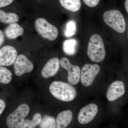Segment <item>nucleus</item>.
I'll return each mask as SVG.
<instances>
[{
	"label": "nucleus",
	"instance_id": "obj_1",
	"mask_svg": "<svg viewBox=\"0 0 128 128\" xmlns=\"http://www.w3.org/2000/svg\"><path fill=\"white\" fill-rule=\"evenodd\" d=\"M49 90L54 97L63 102H70L74 100L76 96L75 88L70 84L63 82H52L50 86Z\"/></svg>",
	"mask_w": 128,
	"mask_h": 128
},
{
	"label": "nucleus",
	"instance_id": "obj_2",
	"mask_svg": "<svg viewBox=\"0 0 128 128\" xmlns=\"http://www.w3.org/2000/svg\"><path fill=\"white\" fill-rule=\"evenodd\" d=\"M87 54L92 61L100 62L105 58V50L102 38L98 34H93L90 38L88 46Z\"/></svg>",
	"mask_w": 128,
	"mask_h": 128
},
{
	"label": "nucleus",
	"instance_id": "obj_3",
	"mask_svg": "<svg viewBox=\"0 0 128 128\" xmlns=\"http://www.w3.org/2000/svg\"><path fill=\"white\" fill-rule=\"evenodd\" d=\"M103 20L106 24L116 32L122 33L125 31L126 23L123 14L118 10H111L104 14Z\"/></svg>",
	"mask_w": 128,
	"mask_h": 128
},
{
	"label": "nucleus",
	"instance_id": "obj_4",
	"mask_svg": "<svg viewBox=\"0 0 128 128\" xmlns=\"http://www.w3.org/2000/svg\"><path fill=\"white\" fill-rule=\"evenodd\" d=\"M34 26L36 31L42 38L49 41H54L58 35L57 28L42 18H37L35 20Z\"/></svg>",
	"mask_w": 128,
	"mask_h": 128
},
{
	"label": "nucleus",
	"instance_id": "obj_5",
	"mask_svg": "<svg viewBox=\"0 0 128 128\" xmlns=\"http://www.w3.org/2000/svg\"><path fill=\"white\" fill-rule=\"evenodd\" d=\"M29 112L30 108L27 104H22L18 106L8 116L6 120L8 127L9 128H20Z\"/></svg>",
	"mask_w": 128,
	"mask_h": 128
},
{
	"label": "nucleus",
	"instance_id": "obj_6",
	"mask_svg": "<svg viewBox=\"0 0 128 128\" xmlns=\"http://www.w3.org/2000/svg\"><path fill=\"white\" fill-rule=\"evenodd\" d=\"M100 67L97 64H87L82 67L80 75L82 84L86 87L92 84L96 76L100 71Z\"/></svg>",
	"mask_w": 128,
	"mask_h": 128
},
{
	"label": "nucleus",
	"instance_id": "obj_7",
	"mask_svg": "<svg viewBox=\"0 0 128 128\" xmlns=\"http://www.w3.org/2000/svg\"><path fill=\"white\" fill-rule=\"evenodd\" d=\"M62 68L68 72V81L69 84L75 85L78 84L80 79V69L79 66L72 65L68 59L63 57L60 60Z\"/></svg>",
	"mask_w": 128,
	"mask_h": 128
},
{
	"label": "nucleus",
	"instance_id": "obj_8",
	"mask_svg": "<svg viewBox=\"0 0 128 128\" xmlns=\"http://www.w3.org/2000/svg\"><path fill=\"white\" fill-rule=\"evenodd\" d=\"M98 107L94 104H90L82 108L78 113L77 120L82 125H86L91 122L98 112Z\"/></svg>",
	"mask_w": 128,
	"mask_h": 128
},
{
	"label": "nucleus",
	"instance_id": "obj_9",
	"mask_svg": "<svg viewBox=\"0 0 128 128\" xmlns=\"http://www.w3.org/2000/svg\"><path fill=\"white\" fill-rule=\"evenodd\" d=\"M34 69L32 63L23 54L17 56L14 64V72L17 76H20L25 73L32 72Z\"/></svg>",
	"mask_w": 128,
	"mask_h": 128
},
{
	"label": "nucleus",
	"instance_id": "obj_10",
	"mask_svg": "<svg viewBox=\"0 0 128 128\" xmlns=\"http://www.w3.org/2000/svg\"><path fill=\"white\" fill-rule=\"evenodd\" d=\"M17 57V52L15 48L10 45L2 47L0 49V66H10L14 64Z\"/></svg>",
	"mask_w": 128,
	"mask_h": 128
},
{
	"label": "nucleus",
	"instance_id": "obj_11",
	"mask_svg": "<svg viewBox=\"0 0 128 128\" xmlns=\"http://www.w3.org/2000/svg\"><path fill=\"white\" fill-rule=\"evenodd\" d=\"M125 92L124 84L121 81H116L108 89L106 98L109 102H113L123 96Z\"/></svg>",
	"mask_w": 128,
	"mask_h": 128
},
{
	"label": "nucleus",
	"instance_id": "obj_12",
	"mask_svg": "<svg viewBox=\"0 0 128 128\" xmlns=\"http://www.w3.org/2000/svg\"><path fill=\"white\" fill-rule=\"evenodd\" d=\"M60 61L57 57H54L48 61L41 70V74L44 78L52 77L56 74L59 68Z\"/></svg>",
	"mask_w": 128,
	"mask_h": 128
},
{
	"label": "nucleus",
	"instance_id": "obj_13",
	"mask_svg": "<svg viewBox=\"0 0 128 128\" xmlns=\"http://www.w3.org/2000/svg\"><path fill=\"white\" fill-rule=\"evenodd\" d=\"M73 114L70 110H64L60 112L56 119V128H66L71 123Z\"/></svg>",
	"mask_w": 128,
	"mask_h": 128
},
{
	"label": "nucleus",
	"instance_id": "obj_14",
	"mask_svg": "<svg viewBox=\"0 0 128 128\" xmlns=\"http://www.w3.org/2000/svg\"><path fill=\"white\" fill-rule=\"evenodd\" d=\"M23 28L16 23L10 24L5 29L4 33L8 39H16L18 36L23 34Z\"/></svg>",
	"mask_w": 128,
	"mask_h": 128
},
{
	"label": "nucleus",
	"instance_id": "obj_15",
	"mask_svg": "<svg viewBox=\"0 0 128 128\" xmlns=\"http://www.w3.org/2000/svg\"><path fill=\"white\" fill-rule=\"evenodd\" d=\"M62 7L72 12L79 10L81 7L80 0H59Z\"/></svg>",
	"mask_w": 128,
	"mask_h": 128
},
{
	"label": "nucleus",
	"instance_id": "obj_16",
	"mask_svg": "<svg viewBox=\"0 0 128 128\" xmlns=\"http://www.w3.org/2000/svg\"><path fill=\"white\" fill-rule=\"evenodd\" d=\"M19 18L16 13L8 12L1 9L0 10V22L2 23L8 24L16 23L18 22Z\"/></svg>",
	"mask_w": 128,
	"mask_h": 128
},
{
	"label": "nucleus",
	"instance_id": "obj_17",
	"mask_svg": "<svg viewBox=\"0 0 128 128\" xmlns=\"http://www.w3.org/2000/svg\"><path fill=\"white\" fill-rule=\"evenodd\" d=\"M77 41L76 40H67L63 43V49L64 52L68 55H73L76 51Z\"/></svg>",
	"mask_w": 128,
	"mask_h": 128
},
{
	"label": "nucleus",
	"instance_id": "obj_18",
	"mask_svg": "<svg viewBox=\"0 0 128 128\" xmlns=\"http://www.w3.org/2000/svg\"><path fill=\"white\" fill-rule=\"evenodd\" d=\"M41 120V114L37 113L34 114L32 120H25L20 128H35L40 123Z\"/></svg>",
	"mask_w": 128,
	"mask_h": 128
},
{
	"label": "nucleus",
	"instance_id": "obj_19",
	"mask_svg": "<svg viewBox=\"0 0 128 128\" xmlns=\"http://www.w3.org/2000/svg\"><path fill=\"white\" fill-rule=\"evenodd\" d=\"M39 126L40 128H56L55 118L51 116L45 115L41 120Z\"/></svg>",
	"mask_w": 128,
	"mask_h": 128
},
{
	"label": "nucleus",
	"instance_id": "obj_20",
	"mask_svg": "<svg viewBox=\"0 0 128 128\" xmlns=\"http://www.w3.org/2000/svg\"><path fill=\"white\" fill-rule=\"evenodd\" d=\"M12 74L9 70L2 66L0 67V82L4 84H7L12 80Z\"/></svg>",
	"mask_w": 128,
	"mask_h": 128
},
{
	"label": "nucleus",
	"instance_id": "obj_21",
	"mask_svg": "<svg viewBox=\"0 0 128 128\" xmlns=\"http://www.w3.org/2000/svg\"><path fill=\"white\" fill-rule=\"evenodd\" d=\"M76 24L74 21L70 20L66 24V30L64 34L66 36L70 37L75 34L76 32Z\"/></svg>",
	"mask_w": 128,
	"mask_h": 128
},
{
	"label": "nucleus",
	"instance_id": "obj_22",
	"mask_svg": "<svg viewBox=\"0 0 128 128\" xmlns=\"http://www.w3.org/2000/svg\"><path fill=\"white\" fill-rule=\"evenodd\" d=\"M83 2L90 7H94L97 6L100 0H83Z\"/></svg>",
	"mask_w": 128,
	"mask_h": 128
},
{
	"label": "nucleus",
	"instance_id": "obj_23",
	"mask_svg": "<svg viewBox=\"0 0 128 128\" xmlns=\"http://www.w3.org/2000/svg\"><path fill=\"white\" fill-rule=\"evenodd\" d=\"M14 0H0V8H3L10 4Z\"/></svg>",
	"mask_w": 128,
	"mask_h": 128
},
{
	"label": "nucleus",
	"instance_id": "obj_24",
	"mask_svg": "<svg viewBox=\"0 0 128 128\" xmlns=\"http://www.w3.org/2000/svg\"><path fill=\"white\" fill-rule=\"evenodd\" d=\"M6 104L4 102L2 99L0 100V114H1L4 112Z\"/></svg>",
	"mask_w": 128,
	"mask_h": 128
},
{
	"label": "nucleus",
	"instance_id": "obj_25",
	"mask_svg": "<svg viewBox=\"0 0 128 128\" xmlns=\"http://www.w3.org/2000/svg\"><path fill=\"white\" fill-rule=\"evenodd\" d=\"M4 34L3 32L1 30H0V46H1L2 44L4 42Z\"/></svg>",
	"mask_w": 128,
	"mask_h": 128
},
{
	"label": "nucleus",
	"instance_id": "obj_26",
	"mask_svg": "<svg viewBox=\"0 0 128 128\" xmlns=\"http://www.w3.org/2000/svg\"><path fill=\"white\" fill-rule=\"evenodd\" d=\"M124 4H125V7L126 11L128 12V0H126Z\"/></svg>",
	"mask_w": 128,
	"mask_h": 128
},
{
	"label": "nucleus",
	"instance_id": "obj_27",
	"mask_svg": "<svg viewBox=\"0 0 128 128\" xmlns=\"http://www.w3.org/2000/svg\"></svg>",
	"mask_w": 128,
	"mask_h": 128
}]
</instances>
